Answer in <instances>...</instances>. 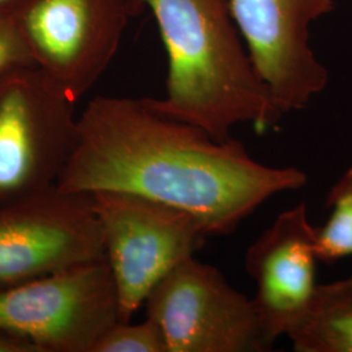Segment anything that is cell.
<instances>
[{
	"label": "cell",
	"mask_w": 352,
	"mask_h": 352,
	"mask_svg": "<svg viewBox=\"0 0 352 352\" xmlns=\"http://www.w3.org/2000/svg\"><path fill=\"white\" fill-rule=\"evenodd\" d=\"M230 8L278 110L305 109L329 82L311 46V25L336 10V0H230Z\"/></svg>",
	"instance_id": "9c48e42d"
},
{
	"label": "cell",
	"mask_w": 352,
	"mask_h": 352,
	"mask_svg": "<svg viewBox=\"0 0 352 352\" xmlns=\"http://www.w3.org/2000/svg\"><path fill=\"white\" fill-rule=\"evenodd\" d=\"M13 1H16V0H0V7L10 6V4H12Z\"/></svg>",
	"instance_id": "2e32d148"
},
{
	"label": "cell",
	"mask_w": 352,
	"mask_h": 352,
	"mask_svg": "<svg viewBox=\"0 0 352 352\" xmlns=\"http://www.w3.org/2000/svg\"><path fill=\"white\" fill-rule=\"evenodd\" d=\"M75 106L37 67L0 75V205L56 186L77 141Z\"/></svg>",
	"instance_id": "277c9868"
},
{
	"label": "cell",
	"mask_w": 352,
	"mask_h": 352,
	"mask_svg": "<svg viewBox=\"0 0 352 352\" xmlns=\"http://www.w3.org/2000/svg\"><path fill=\"white\" fill-rule=\"evenodd\" d=\"M39 68L80 101L113 62L129 19V0H16L10 4Z\"/></svg>",
	"instance_id": "52a82bcc"
},
{
	"label": "cell",
	"mask_w": 352,
	"mask_h": 352,
	"mask_svg": "<svg viewBox=\"0 0 352 352\" xmlns=\"http://www.w3.org/2000/svg\"><path fill=\"white\" fill-rule=\"evenodd\" d=\"M106 261L119 299V320L129 322L173 269L210 238L183 209L122 190L94 192Z\"/></svg>",
	"instance_id": "3957f363"
},
{
	"label": "cell",
	"mask_w": 352,
	"mask_h": 352,
	"mask_svg": "<svg viewBox=\"0 0 352 352\" xmlns=\"http://www.w3.org/2000/svg\"><path fill=\"white\" fill-rule=\"evenodd\" d=\"M316 227L305 202L279 214L247 250L245 269L257 286L253 302L273 343L299 325L315 295Z\"/></svg>",
	"instance_id": "30bf717a"
},
{
	"label": "cell",
	"mask_w": 352,
	"mask_h": 352,
	"mask_svg": "<svg viewBox=\"0 0 352 352\" xmlns=\"http://www.w3.org/2000/svg\"><path fill=\"white\" fill-rule=\"evenodd\" d=\"M325 206L331 214L316 228L315 253L317 261L333 264L352 256V166L329 190Z\"/></svg>",
	"instance_id": "7c38bea8"
},
{
	"label": "cell",
	"mask_w": 352,
	"mask_h": 352,
	"mask_svg": "<svg viewBox=\"0 0 352 352\" xmlns=\"http://www.w3.org/2000/svg\"><path fill=\"white\" fill-rule=\"evenodd\" d=\"M0 352H41L32 342L0 330Z\"/></svg>",
	"instance_id": "9a60e30c"
},
{
	"label": "cell",
	"mask_w": 352,
	"mask_h": 352,
	"mask_svg": "<svg viewBox=\"0 0 352 352\" xmlns=\"http://www.w3.org/2000/svg\"><path fill=\"white\" fill-rule=\"evenodd\" d=\"M132 14L155 17L167 54L166 96L149 98L160 113L199 126L217 141L240 123L263 133L285 116L260 78L230 0H129Z\"/></svg>",
	"instance_id": "7a4b0ae2"
},
{
	"label": "cell",
	"mask_w": 352,
	"mask_h": 352,
	"mask_svg": "<svg viewBox=\"0 0 352 352\" xmlns=\"http://www.w3.org/2000/svg\"><path fill=\"white\" fill-rule=\"evenodd\" d=\"M287 337L296 352H352V276L317 285L307 314Z\"/></svg>",
	"instance_id": "8fae6325"
},
{
	"label": "cell",
	"mask_w": 352,
	"mask_h": 352,
	"mask_svg": "<svg viewBox=\"0 0 352 352\" xmlns=\"http://www.w3.org/2000/svg\"><path fill=\"white\" fill-rule=\"evenodd\" d=\"M93 352H167L164 333L151 318L141 324L118 322L97 342Z\"/></svg>",
	"instance_id": "4fadbf2b"
},
{
	"label": "cell",
	"mask_w": 352,
	"mask_h": 352,
	"mask_svg": "<svg viewBox=\"0 0 352 352\" xmlns=\"http://www.w3.org/2000/svg\"><path fill=\"white\" fill-rule=\"evenodd\" d=\"M37 67L29 45L10 6L0 7V75Z\"/></svg>",
	"instance_id": "5bb4252c"
},
{
	"label": "cell",
	"mask_w": 352,
	"mask_h": 352,
	"mask_svg": "<svg viewBox=\"0 0 352 352\" xmlns=\"http://www.w3.org/2000/svg\"><path fill=\"white\" fill-rule=\"evenodd\" d=\"M145 305L164 333L167 352H266L274 347L253 299L195 256L151 289Z\"/></svg>",
	"instance_id": "8992f818"
},
{
	"label": "cell",
	"mask_w": 352,
	"mask_h": 352,
	"mask_svg": "<svg viewBox=\"0 0 352 352\" xmlns=\"http://www.w3.org/2000/svg\"><path fill=\"white\" fill-rule=\"evenodd\" d=\"M307 182L300 168L260 164L239 140L217 141L149 98L98 96L77 118L75 149L56 186L164 202L193 214L212 238L235 232L267 199Z\"/></svg>",
	"instance_id": "6da1fadb"
},
{
	"label": "cell",
	"mask_w": 352,
	"mask_h": 352,
	"mask_svg": "<svg viewBox=\"0 0 352 352\" xmlns=\"http://www.w3.org/2000/svg\"><path fill=\"white\" fill-rule=\"evenodd\" d=\"M118 322L119 299L106 260L0 289V330L41 352H93Z\"/></svg>",
	"instance_id": "5b68a950"
},
{
	"label": "cell",
	"mask_w": 352,
	"mask_h": 352,
	"mask_svg": "<svg viewBox=\"0 0 352 352\" xmlns=\"http://www.w3.org/2000/svg\"><path fill=\"white\" fill-rule=\"evenodd\" d=\"M106 260L91 193L54 186L0 205V289Z\"/></svg>",
	"instance_id": "ba28073f"
}]
</instances>
